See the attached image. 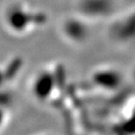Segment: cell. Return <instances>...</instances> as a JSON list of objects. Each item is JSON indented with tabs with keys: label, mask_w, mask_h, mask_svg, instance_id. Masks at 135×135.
Returning a JSON list of instances; mask_svg holds the SVG:
<instances>
[{
	"label": "cell",
	"mask_w": 135,
	"mask_h": 135,
	"mask_svg": "<svg viewBox=\"0 0 135 135\" xmlns=\"http://www.w3.org/2000/svg\"><path fill=\"white\" fill-rule=\"evenodd\" d=\"M82 11L85 13L97 16V14H106L111 9L109 0H84L81 4Z\"/></svg>",
	"instance_id": "obj_1"
},
{
	"label": "cell",
	"mask_w": 135,
	"mask_h": 135,
	"mask_svg": "<svg viewBox=\"0 0 135 135\" xmlns=\"http://www.w3.org/2000/svg\"><path fill=\"white\" fill-rule=\"evenodd\" d=\"M65 32L70 38L75 40H82L86 37L87 28L80 21L70 20L65 25Z\"/></svg>",
	"instance_id": "obj_2"
},
{
	"label": "cell",
	"mask_w": 135,
	"mask_h": 135,
	"mask_svg": "<svg viewBox=\"0 0 135 135\" xmlns=\"http://www.w3.org/2000/svg\"><path fill=\"white\" fill-rule=\"evenodd\" d=\"M134 74H135V73H134Z\"/></svg>",
	"instance_id": "obj_3"
}]
</instances>
